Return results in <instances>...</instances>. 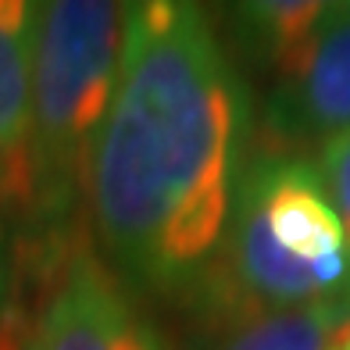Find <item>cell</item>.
Instances as JSON below:
<instances>
[{
  "label": "cell",
  "mask_w": 350,
  "mask_h": 350,
  "mask_svg": "<svg viewBox=\"0 0 350 350\" xmlns=\"http://www.w3.org/2000/svg\"><path fill=\"white\" fill-rule=\"evenodd\" d=\"M250 100L200 4H133L118 90L90 165V226L107 268L193 304L247 165Z\"/></svg>",
  "instance_id": "cell-1"
},
{
  "label": "cell",
  "mask_w": 350,
  "mask_h": 350,
  "mask_svg": "<svg viewBox=\"0 0 350 350\" xmlns=\"http://www.w3.org/2000/svg\"><path fill=\"white\" fill-rule=\"evenodd\" d=\"M11 308H22V297L18 275H14V215L4 189V175H0V318Z\"/></svg>",
  "instance_id": "cell-10"
},
{
  "label": "cell",
  "mask_w": 350,
  "mask_h": 350,
  "mask_svg": "<svg viewBox=\"0 0 350 350\" xmlns=\"http://www.w3.org/2000/svg\"><path fill=\"white\" fill-rule=\"evenodd\" d=\"M329 4L318 0H258V4H232L229 25L240 51L250 54L268 72H279L300 46L308 43L314 25L322 22Z\"/></svg>",
  "instance_id": "cell-8"
},
{
  "label": "cell",
  "mask_w": 350,
  "mask_h": 350,
  "mask_svg": "<svg viewBox=\"0 0 350 350\" xmlns=\"http://www.w3.org/2000/svg\"><path fill=\"white\" fill-rule=\"evenodd\" d=\"M133 4L46 0L33 11L29 193L14 218V275L36 282L83 240L90 165L118 90Z\"/></svg>",
  "instance_id": "cell-2"
},
{
  "label": "cell",
  "mask_w": 350,
  "mask_h": 350,
  "mask_svg": "<svg viewBox=\"0 0 350 350\" xmlns=\"http://www.w3.org/2000/svg\"><path fill=\"white\" fill-rule=\"evenodd\" d=\"M261 133L265 150L282 154L350 133V4H329L308 43L275 72Z\"/></svg>",
  "instance_id": "cell-5"
},
{
  "label": "cell",
  "mask_w": 350,
  "mask_h": 350,
  "mask_svg": "<svg viewBox=\"0 0 350 350\" xmlns=\"http://www.w3.org/2000/svg\"><path fill=\"white\" fill-rule=\"evenodd\" d=\"M336 350H350V329L340 336V343H336Z\"/></svg>",
  "instance_id": "cell-11"
},
{
  "label": "cell",
  "mask_w": 350,
  "mask_h": 350,
  "mask_svg": "<svg viewBox=\"0 0 350 350\" xmlns=\"http://www.w3.org/2000/svg\"><path fill=\"white\" fill-rule=\"evenodd\" d=\"M314 304H350L347 226L314 161L261 147L243 165L218 258L193 308L221 329Z\"/></svg>",
  "instance_id": "cell-3"
},
{
  "label": "cell",
  "mask_w": 350,
  "mask_h": 350,
  "mask_svg": "<svg viewBox=\"0 0 350 350\" xmlns=\"http://www.w3.org/2000/svg\"><path fill=\"white\" fill-rule=\"evenodd\" d=\"M33 11L29 0H0V175L18 218L29 193L33 125Z\"/></svg>",
  "instance_id": "cell-6"
},
{
  "label": "cell",
  "mask_w": 350,
  "mask_h": 350,
  "mask_svg": "<svg viewBox=\"0 0 350 350\" xmlns=\"http://www.w3.org/2000/svg\"><path fill=\"white\" fill-rule=\"evenodd\" d=\"M22 350H172L111 268L79 240L43 279Z\"/></svg>",
  "instance_id": "cell-4"
},
{
  "label": "cell",
  "mask_w": 350,
  "mask_h": 350,
  "mask_svg": "<svg viewBox=\"0 0 350 350\" xmlns=\"http://www.w3.org/2000/svg\"><path fill=\"white\" fill-rule=\"evenodd\" d=\"M318 172H322V179L332 193V204H336V211L347 226V236H350V133L325 143V147H318Z\"/></svg>",
  "instance_id": "cell-9"
},
{
  "label": "cell",
  "mask_w": 350,
  "mask_h": 350,
  "mask_svg": "<svg viewBox=\"0 0 350 350\" xmlns=\"http://www.w3.org/2000/svg\"><path fill=\"white\" fill-rule=\"evenodd\" d=\"M350 329V304L268 311L221 325L211 350H336Z\"/></svg>",
  "instance_id": "cell-7"
}]
</instances>
